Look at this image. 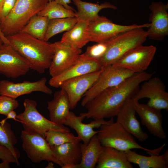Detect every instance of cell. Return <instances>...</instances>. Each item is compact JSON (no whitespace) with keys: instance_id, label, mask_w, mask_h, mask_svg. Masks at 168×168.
<instances>
[{"instance_id":"33","label":"cell","mask_w":168,"mask_h":168,"mask_svg":"<svg viewBox=\"0 0 168 168\" xmlns=\"http://www.w3.org/2000/svg\"><path fill=\"white\" fill-rule=\"evenodd\" d=\"M108 46V41L88 46L83 54L87 57L99 59L105 53Z\"/></svg>"},{"instance_id":"45","label":"cell","mask_w":168,"mask_h":168,"mask_svg":"<svg viewBox=\"0 0 168 168\" xmlns=\"http://www.w3.org/2000/svg\"><path fill=\"white\" fill-rule=\"evenodd\" d=\"M49 0V2H51V1H52V0Z\"/></svg>"},{"instance_id":"36","label":"cell","mask_w":168,"mask_h":168,"mask_svg":"<svg viewBox=\"0 0 168 168\" xmlns=\"http://www.w3.org/2000/svg\"><path fill=\"white\" fill-rule=\"evenodd\" d=\"M17 0H4L0 9V23L10 13Z\"/></svg>"},{"instance_id":"5","label":"cell","mask_w":168,"mask_h":168,"mask_svg":"<svg viewBox=\"0 0 168 168\" xmlns=\"http://www.w3.org/2000/svg\"><path fill=\"white\" fill-rule=\"evenodd\" d=\"M100 128L97 135L104 147H110L124 152L138 149L149 153L154 152V150L148 149L140 145L134 137L117 121L102 124Z\"/></svg>"},{"instance_id":"2","label":"cell","mask_w":168,"mask_h":168,"mask_svg":"<svg viewBox=\"0 0 168 168\" xmlns=\"http://www.w3.org/2000/svg\"><path fill=\"white\" fill-rule=\"evenodd\" d=\"M6 37L9 44L29 62L30 69L42 74L49 69L54 52L53 43L21 32Z\"/></svg>"},{"instance_id":"12","label":"cell","mask_w":168,"mask_h":168,"mask_svg":"<svg viewBox=\"0 0 168 168\" xmlns=\"http://www.w3.org/2000/svg\"><path fill=\"white\" fill-rule=\"evenodd\" d=\"M156 50L153 45H142L131 50L112 65L135 73L144 72L152 60Z\"/></svg>"},{"instance_id":"25","label":"cell","mask_w":168,"mask_h":168,"mask_svg":"<svg viewBox=\"0 0 168 168\" xmlns=\"http://www.w3.org/2000/svg\"><path fill=\"white\" fill-rule=\"evenodd\" d=\"M80 142H68L50 147L55 157L63 166L68 164H78L81 160Z\"/></svg>"},{"instance_id":"8","label":"cell","mask_w":168,"mask_h":168,"mask_svg":"<svg viewBox=\"0 0 168 168\" xmlns=\"http://www.w3.org/2000/svg\"><path fill=\"white\" fill-rule=\"evenodd\" d=\"M150 23L123 25L114 23L106 17L100 16L96 20L89 23L87 33L89 41L100 43L114 38L126 31L137 28H148Z\"/></svg>"},{"instance_id":"15","label":"cell","mask_w":168,"mask_h":168,"mask_svg":"<svg viewBox=\"0 0 168 168\" xmlns=\"http://www.w3.org/2000/svg\"><path fill=\"white\" fill-rule=\"evenodd\" d=\"M149 7L150 26L147 31V38L162 40L168 35V4L153 2Z\"/></svg>"},{"instance_id":"7","label":"cell","mask_w":168,"mask_h":168,"mask_svg":"<svg viewBox=\"0 0 168 168\" xmlns=\"http://www.w3.org/2000/svg\"><path fill=\"white\" fill-rule=\"evenodd\" d=\"M21 138L23 149L33 162L37 163L46 161L62 166L55 157L45 137L37 132L24 129L21 131Z\"/></svg>"},{"instance_id":"39","label":"cell","mask_w":168,"mask_h":168,"mask_svg":"<svg viewBox=\"0 0 168 168\" xmlns=\"http://www.w3.org/2000/svg\"><path fill=\"white\" fill-rule=\"evenodd\" d=\"M62 168H80L79 164H68L63 165Z\"/></svg>"},{"instance_id":"24","label":"cell","mask_w":168,"mask_h":168,"mask_svg":"<svg viewBox=\"0 0 168 168\" xmlns=\"http://www.w3.org/2000/svg\"><path fill=\"white\" fill-rule=\"evenodd\" d=\"M81 160L80 168H94L104 147L100 142L97 134L87 144L80 143Z\"/></svg>"},{"instance_id":"40","label":"cell","mask_w":168,"mask_h":168,"mask_svg":"<svg viewBox=\"0 0 168 168\" xmlns=\"http://www.w3.org/2000/svg\"><path fill=\"white\" fill-rule=\"evenodd\" d=\"M0 37L3 41V43L6 44H8V41L7 38L6 36L2 33L0 28Z\"/></svg>"},{"instance_id":"34","label":"cell","mask_w":168,"mask_h":168,"mask_svg":"<svg viewBox=\"0 0 168 168\" xmlns=\"http://www.w3.org/2000/svg\"><path fill=\"white\" fill-rule=\"evenodd\" d=\"M19 105L16 99L0 95V114L6 116L10 111L16 109Z\"/></svg>"},{"instance_id":"42","label":"cell","mask_w":168,"mask_h":168,"mask_svg":"<svg viewBox=\"0 0 168 168\" xmlns=\"http://www.w3.org/2000/svg\"><path fill=\"white\" fill-rule=\"evenodd\" d=\"M48 162V164L46 168H54L53 162L52 161H49Z\"/></svg>"},{"instance_id":"13","label":"cell","mask_w":168,"mask_h":168,"mask_svg":"<svg viewBox=\"0 0 168 168\" xmlns=\"http://www.w3.org/2000/svg\"><path fill=\"white\" fill-rule=\"evenodd\" d=\"M103 68L98 71L70 79L61 83L59 87L66 93L71 110L76 107L81 98L96 81Z\"/></svg>"},{"instance_id":"38","label":"cell","mask_w":168,"mask_h":168,"mask_svg":"<svg viewBox=\"0 0 168 168\" xmlns=\"http://www.w3.org/2000/svg\"><path fill=\"white\" fill-rule=\"evenodd\" d=\"M17 114L16 112L14 110H12L9 112L6 116V117L0 121V124H3L6 121L7 119H12L16 121V117Z\"/></svg>"},{"instance_id":"10","label":"cell","mask_w":168,"mask_h":168,"mask_svg":"<svg viewBox=\"0 0 168 168\" xmlns=\"http://www.w3.org/2000/svg\"><path fill=\"white\" fill-rule=\"evenodd\" d=\"M30 69L27 61L9 44L0 47V74L16 78L26 74Z\"/></svg>"},{"instance_id":"1","label":"cell","mask_w":168,"mask_h":168,"mask_svg":"<svg viewBox=\"0 0 168 168\" xmlns=\"http://www.w3.org/2000/svg\"><path fill=\"white\" fill-rule=\"evenodd\" d=\"M152 75L145 72H136L119 85L105 90L86 105L87 111L82 114L85 118L93 119L116 116L125 102L133 97L140 84Z\"/></svg>"},{"instance_id":"16","label":"cell","mask_w":168,"mask_h":168,"mask_svg":"<svg viewBox=\"0 0 168 168\" xmlns=\"http://www.w3.org/2000/svg\"><path fill=\"white\" fill-rule=\"evenodd\" d=\"M103 68L99 59L81 54L74 65L60 74L51 77L49 83L53 87L58 88L62 83L67 80L98 71Z\"/></svg>"},{"instance_id":"26","label":"cell","mask_w":168,"mask_h":168,"mask_svg":"<svg viewBox=\"0 0 168 168\" xmlns=\"http://www.w3.org/2000/svg\"><path fill=\"white\" fill-rule=\"evenodd\" d=\"M128 161L138 165L140 168H167L168 151L161 155L150 154L146 156L138 154L131 150L125 152Z\"/></svg>"},{"instance_id":"31","label":"cell","mask_w":168,"mask_h":168,"mask_svg":"<svg viewBox=\"0 0 168 168\" xmlns=\"http://www.w3.org/2000/svg\"><path fill=\"white\" fill-rule=\"evenodd\" d=\"M17 142V139L11 130L10 124L6 121L3 124H0V145L7 147L18 160L20 153L15 147Z\"/></svg>"},{"instance_id":"3","label":"cell","mask_w":168,"mask_h":168,"mask_svg":"<svg viewBox=\"0 0 168 168\" xmlns=\"http://www.w3.org/2000/svg\"><path fill=\"white\" fill-rule=\"evenodd\" d=\"M147 38V31L137 28L124 32L108 41L107 50L99 59L103 68L112 65L134 48L142 45Z\"/></svg>"},{"instance_id":"35","label":"cell","mask_w":168,"mask_h":168,"mask_svg":"<svg viewBox=\"0 0 168 168\" xmlns=\"http://www.w3.org/2000/svg\"><path fill=\"white\" fill-rule=\"evenodd\" d=\"M0 159L2 161L13 163L20 165L19 161L6 147L0 145Z\"/></svg>"},{"instance_id":"41","label":"cell","mask_w":168,"mask_h":168,"mask_svg":"<svg viewBox=\"0 0 168 168\" xmlns=\"http://www.w3.org/2000/svg\"><path fill=\"white\" fill-rule=\"evenodd\" d=\"M9 163L2 161L0 163V168H9L10 166Z\"/></svg>"},{"instance_id":"20","label":"cell","mask_w":168,"mask_h":168,"mask_svg":"<svg viewBox=\"0 0 168 168\" xmlns=\"http://www.w3.org/2000/svg\"><path fill=\"white\" fill-rule=\"evenodd\" d=\"M85 118V117L82 113L79 116H77L73 112L70 111L63 124L74 130L81 141L85 144H87L91 138L97 133L98 131H95V128H100L102 124L114 121L113 117H111L108 121L105 120L104 119H94L89 123L85 124L83 122Z\"/></svg>"},{"instance_id":"18","label":"cell","mask_w":168,"mask_h":168,"mask_svg":"<svg viewBox=\"0 0 168 168\" xmlns=\"http://www.w3.org/2000/svg\"><path fill=\"white\" fill-rule=\"evenodd\" d=\"M136 113L145 126L153 135L161 139H164L166 135L162 125V116L161 110L151 107L147 104L133 100Z\"/></svg>"},{"instance_id":"21","label":"cell","mask_w":168,"mask_h":168,"mask_svg":"<svg viewBox=\"0 0 168 168\" xmlns=\"http://www.w3.org/2000/svg\"><path fill=\"white\" fill-rule=\"evenodd\" d=\"M47 109L50 120L57 125H63L70 110L69 99L66 92L61 89L56 91L53 99L48 102Z\"/></svg>"},{"instance_id":"17","label":"cell","mask_w":168,"mask_h":168,"mask_svg":"<svg viewBox=\"0 0 168 168\" xmlns=\"http://www.w3.org/2000/svg\"><path fill=\"white\" fill-rule=\"evenodd\" d=\"M46 82L45 77L35 82L24 81L16 83L3 80L0 81V95L15 99L21 96L35 91L51 95L53 91L46 85Z\"/></svg>"},{"instance_id":"32","label":"cell","mask_w":168,"mask_h":168,"mask_svg":"<svg viewBox=\"0 0 168 168\" xmlns=\"http://www.w3.org/2000/svg\"><path fill=\"white\" fill-rule=\"evenodd\" d=\"M70 132L50 130L46 132L45 138L50 147L57 146L68 142H80L77 137Z\"/></svg>"},{"instance_id":"11","label":"cell","mask_w":168,"mask_h":168,"mask_svg":"<svg viewBox=\"0 0 168 168\" xmlns=\"http://www.w3.org/2000/svg\"><path fill=\"white\" fill-rule=\"evenodd\" d=\"M143 98L149 99L147 104L149 106L168 111V93L164 84L159 78L151 77L144 81L132 98L138 101Z\"/></svg>"},{"instance_id":"29","label":"cell","mask_w":168,"mask_h":168,"mask_svg":"<svg viewBox=\"0 0 168 168\" xmlns=\"http://www.w3.org/2000/svg\"><path fill=\"white\" fill-rule=\"evenodd\" d=\"M77 22L75 17L49 20L44 41H47L55 35L69 30Z\"/></svg>"},{"instance_id":"6","label":"cell","mask_w":168,"mask_h":168,"mask_svg":"<svg viewBox=\"0 0 168 168\" xmlns=\"http://www.w3.org/2000/svg\"><path fill=\"white\" fill-rule=\"evenodd\" d=\"M23 105L24 110L17 115L16 121L22 124L24 129L37 132L45 137L46 132L50 130L70 132L64 125H57L43 116L37 110L34 100L25 99Z\"/></svg>"},{"instance_id":"44","label":"cell","mask_w":168,"mask_h":168,"mask_svg":"<svg viewBox=\"0 0 168 168\" xmlns=\"http://www.w3.org/2000/svg\"><path fill=\"white\" fill-rule=\"evenodd\" d=\"M4 0H0V9Z\"/></svg>"},{"instance_id":"23","label":"cell","mask_w":168,"mask_h":168,"mask_svg":"<svg viewBox=\"0 0 168 168\" xmlns=\"http://www.w3.org/2000/svg\"><path fill=\"white\" fill-rule=\"evenodd\" d=\"M76 6L77 11L75 12L76 17L78 21L90 22L97 19L100 16L98 13L100 10L106 8L116 10L117 8L110 2L93 3L81 0H71Z\"/></svg>"},{"instance_id":"14","label":"cell","mask_w":168,"mask_h":168,"mask_svg":"<svg viewBox=\"0 0 168 168\" xmlns=\"http://www.w3.org/2000/svg\"><path fill=\"white\" fill-rule=\"evenodd\" d=\"M53 44L54 52L48 69L51 77L60 74L74 65L82 53L81 49L65 45L60 41Z\"/></svg>"},{"instance_id":"22","label":"cell","mask_w":168,"mask_h":168,"mask_svg":"<svg viewBox=\"0 0 168 168\" xmlns=\"http://www.w3.org/2000/svg\"><path fill=\"white\" fill-rule=\"evenodd\" d=\"M96 168H133L125 152L104 147L96 166Z\"/></svg>"},{"instance_id":"27","label":"cell","mask_w":168,"mask_h":168,"mask_svg":"<svg viewBox=\"0 0 168 168\" xmlns=\"http://www.w3.org/2000/svg\"><path fill=\"white\" fill-rule=\"evenodd\" d=\"M89 22L78 21L77 23L62 35L60 42L73 48L81 49L89 41L87 33Z\"/></svg>"},{"instance_id":"30","label":"cell","mask_w":168,"mask_h":168,"mask_svg":"<svg viewBox=\"0 0 168 168\" xmlns=\"http://www.w3.org/2000/svg\"><path fill=\"white\" fill-rule=\"evenodd\" d=\"M75 12L68 9L54 0L49 2L46 6L37 14L45 16L49 20L68 17H76Z\"/></svg>"},{"instance_id":"43","label":"cell","mask_w":168,"mask_h":168,"mask_svg":"<svg viewBox=\"0 0 168 168\" xmlns=\"http://www.w3.org/2000/svg\"><path fill=\"white\" fill-rule=\"evenodd\" d=\"M4 43L3 41L2 40L1 38L0 37V47Z\"/></svg>"},{"instance_id":"9","label":"cell","mask_w":168,"mask_h":168,"mask_svg":"<svg viewBox=\"0 0 168 168\" xmlns=\"http://www.w3.org/2000/svg\"><path fill=\"white\" fill-rule=\"evenodd\" d=\"M135 73L114 65L104 68L97 80L84 95L81 105L84 107L102 91L119 85Z\"/></svg>"},{"instance_id":"19","label":"cell","mask_w":168,"mask_h":168,"mask_svg":"<svg viewBox=\"0 0 168 168\" xmlns=\"http://www.w3.org/2000/svg\"><path fill=\"white\" fill-rule=\"evenodd\" d=\"M136 113L133 100L130 98L125 102L117 114L116 121L139 141L143 142L147 139L148 136L142 130Z\"/></svg>"},{"instance_id":"37","label":"cell","mask_w":168,"mask_h":168,"mask_svg":"<svg viewBox=\"0 0 168 168\" xmlns=\"http://www.w3.org/2000/svg\"><path fill=\"white\" fill-rule=\"evenodd\" d=\"M56 3L60 4L66 8L76 12L74 9L68 4L72 2L71 0H54Z\"/></svg>"},{"instance_id":"28","label":"cell","mask_w":168,"mask_h":168,"mask_svg":"<svg viewBox=\"0 0 168 168\" xmlns=\"http://www.w3.org/2000/svg\"><path fill=\"white\" fill-rule=\"evenodd\" d=\"M49 20L45 16L36 15L29 20L19 32L27 34L44 40Z\"/></svg>"},{"instance_id":"4","label":"cell","mask_w":168,"mask_h":168,"mask_svg":"<svg viewBox=\"0 0 168 168\" xmlns=\"http://www.w3.org/2000/svg\"><path fill=\"white\" fill-rule=\"evenodd\" d=\"M49 2L48 0H17L10 13L0 23L2 33L6 36L20 32Z\"/></svg>"}]
</instances>
